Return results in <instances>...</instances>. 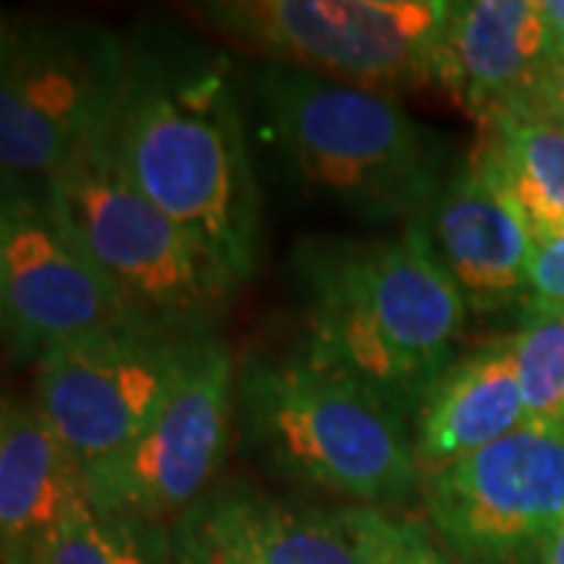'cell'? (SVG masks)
Wrapping results in <instances>:
<instances>
[{"label":"cell","instance_id":"1","mask_svg":"<svg viewBox=\"0 0 564 564\" xmlns=\"http://www.w3.org/2000/svg\"><path fill=\"white\" fill-rule=\"evenodd\" d=\"M107 144L151 202L245 282L261 251V188L229 57L173 32L129 39Z\"/></svg>","mask_w":564,"mask_h":564},{"label":"cell","instance_id":"2","mask_svg":"<svg viewBox=\"0 0 564 564\" xmlns=\"http://www.w3.org/2000/svg\"><path fill=\"white\" fill-rule=\"evenodd\" d=\"M295 273L307 323L302 351L414 421L458 355L470 317L433 254L423 217L392 239H311L295 251Z\"/></svg>","mask_w":564,"mask_h":564},{"label":"cell","instance_id":"3","mask_svg":"<svg viewBox=\"0 0 564 564\" xmlns=\"http://www.w3.org/2000/svg\"><path fill=\"white\" fill-rule=\"evenodd\" d=\"M236 414L245 445L289 484L383 514L417 502L423 474L411 423L302 348L242 358Z\"/></svg>","mask_w":564,"mask_h":564},{"label":"cell","instance_id":"4","mask_svg":"<svg viewBox=\"0 0 564 564\" xmlns=\"http://www.w3.org/2000/svg\"><path fill=\"white\" fill-rule=\"evenodd\" d=\"M248 88L292 176L351 217L411 223L443 192V139L395 95L261 61Z\"/></svg>","mask_w":564,"mask_h":564},{"label":"cell","instance_id":"5","mask_svg":"<svg viewBox=\"0 0 564 564\" xmlns=\"http://www.w3.org/2000/svg\"><path fill=\"white\" fill-rule=\"evenodd\" d=\"M47 198L139 321L214 333L242 282L129 180L107 132L51 180Z\"/></svg>","mask_w":564,"mask_h":564},{"label":"cell","instance_id":"6","mask_svg":"<svg viewBox=\"0 0 564 564\" xmlns=\"http://www.w3.org/2000/svg\"><path fill=\"white\" fill-rule=\"evenodd\" d=\"M188 10L261 63L386 95L443 79L452 0H207Z\"/></svg>","mask_w":564,"mask_h":564},{"label":"cell","instance_id":"7","mask_svg":"<svg viewBox=\"0 0 564 564\" xmlns=\"http://www.w3.org/2000/svg\"><path fill=\"white\" fill-rule=\"evenodd\" d=\"M129 73V41L91 22L3 20L0 182L47 192L107 132Z\"/></svg>","mask_w":564,"mask_h":564},{"label":"cell","instance_id":"8","mask_svg":"<svg viewBox=\"0 0 564 564\" xmlns=\"http://www.w3.org/2000/svg\"><path fill=\"white\" fill-rule=\"evenodd\" d=\"M417 511L462 564H543L564 527V436L521 426L423 474Z\"/></svg>","mask_w":564,"mask_h":564},{"label":"cell","instance_id":"9","mask_svg":"<svg viewBox=\"0 0 564 564\" xmlns=\"http://www.w3.org/2000/svg\"><path fill=\"white\" fill-rule=\"evenodd\" d=\"M204 336L120 323L51 351L35 367V404L85 470L113 458L161 414Z\"/></svg>","mask_w":564,"mask_h":564},{"label":"cell","instance_id":"10","mask_svg":"<svg viewBox=\"0 0 564 564\" xmlns=\"http://www.w3.org/2000/svg\"><path fill=\"white\" fill-rule=\"evenodd\" d=\"M236 367L239 361L217 333L204 336L161 414L122 452L88 470L91 508L151 524H180L214 489L239 430Z\"/></svg>","mask_w":564,"mask_h":564},{"label":"cell","instance_id":"11","mask_svg":"<svg viewBox=\"0 0 564 564\" xmlns=\"http://www.w3.org/2000/svg\"><path fill=\"white\" fill-rule=\"evenodd\" d=\"M0 195V323L13 361L39 367L63 345L139 321L47 192Z\"/></svg>","mask_w":564,"mask_h":564},{"label":"cell","instance_id":"12","mask_svg":"<svg viewBox=\"0 0 564 564\" xmlns=\"http://www.w3.org/2000/svg\"><path fill=\"white\" fill-rule=\"evenodd\" d=\"M389 524L383 511L285 499L232 480L173 527V543L204 564H377Z\"/></svg>","mask_w":564,"mask_h":564},{"label":"cell","instance_id":"13","mask_svg":"<svg viewBox=\"0 0 564 564\" xmlns=\"http://www.w3.org/2000/svg\"><path fill=\"white\" fill-rule=\"evenodd\" d=\"M426 239L467 314L489 317L527 302L536 236L477 139L423 214Z\"/></svg>","mask_w":564,"mask_h":564},{"label":"cell","instance_id":"14","mask_svg":"<svg viewBox=\"0 0 564 564\" xmlns=\"http://www.w3.org/2000/svg\"><path fill=\"white\" fill-rule=\"evenodd\" d=\"M555 63L543 0H452L440 91L477 126L527 101Z\"/></svg>","mask_w":564,"mask_h":564},{"label":"cell","instance_id":"15","mask_svg":"<svg viewBox=\"0 0 564 564\" xmlns=\"http://www.w3.org/2000/svg\"><path fill=\"white\" fill-rule=\"evenodd\" d=\"M85 511L88 470L41 414L35 399L0 404V564H41Z\"/></svg>","mask_w":564,"mask_h":564},{"label":"cell","instance_id":"16","mask_svg":"<svg viewBox=\"0 0 564 564\" xmlns=\"http://www.w3.org/2000/svg\"><path fill=\"white\" fill-rule=\"evenodd\" d=\"M527 426L524 395L518 383L514 339L492 336L458 351L411 421L421 474L462 462L486 445Z\"/></svg>","mask_w":564,"mask_h":564},{"label":"cell","instance_id":"17","mask_svg":"<svg viewBox=\"0 0 564 564\" xmlns=\"http://www.w3.org/2000/svg\"><path fill=\"white\" fill-rule=\"evenodd\" d=\"M480 141L536 242L564 232V122L533 104H511L480 122Z\"/></svg>","mask_w":564,"mask_h":564},{"label":"cell","instance_id":"18","mask_svg":"<svg viewBox=\"0 0 564 564\" xmlns=\"http://www.w3.org/2000/svg\"><path fill=\"white\" fill-rule=\"evenodd\" d=\"M511 339L527 426L564 436V307L524 304Z\"/></svg>","mask_w":564,"mask_h":564},{"label":"cell","instance_id":"19","mask_svg":"<svg viewBox=\"0 0 564 564\" xmlns=\"http://www.w3.org/2000/svg\"><path fill=\"white\" fill-rule=\"evenodd\" d=\"M41 564H176L173 527L91 508L51 543Z\"/></svg>","mask_w":564,"mask_h":564},{"label":"cell","instance_id":"20","mask_svg":"<svg viewBox=\"0 0 564 564\" xmlns=\"http://www.w3.org/2000/svg\"><path fill=\"white\" fill-rule=\"evenodd\" d=\"M524 304L564 307V232L540 239L533 248Z\"/></svg>","mask_w":564,"mask_h":564},{"label":"cell","instance_id":"21","mask_svg":"<svg viewBox=\"0 0 564 564\" xmlns=\"http://www.w3.org/2000/svg\"><path fill=\"white\" fill-rule=\"evenodd\" d=\"M389 564H462L452 558L433 533L423 527L421 518H399L392 514L389 527Z\"/></svg>","mask_w":564,"mask_h":564},{"label":"cell","instance_id":"22","mask_svg":"<svg viewBox=\"0 0 564 564\" xmlns=\"http://www.w3.org/2000/svg\"><path fill=\"white\" fill-rule=\"evenodd\" d=\"M521 104H533V107L545 110L549 117L564 122V63H555L552 73L540 82V88Z\"/></svg>","mask_w":564,"mask_h":564},{"label":"cell","instance_id":"23","mask_svg":"<svg viewBox=\"0 0 564 564\" xmlns=\"http://www.w3.org/2000/svg\"><path fill=\"white\" fill-rule=\"evenodd\" d=\"M545 22L552 32V44H555V57L564 63V0H543Z\"/></svg>","mask_w":564,"mask_h":564},{"label":"cell","instance_id":"24","mask_svg":"<svg viewBox=\"0 0 564 564\" xmlns=\"http://www.w3.org/2000/svg\"><path fill=\"white\" fill-rule=\"evenodd\" d=\"M543 564H564V527L558 530V536L552 540V545H549Z\"/></svg>","mask_w":564,"mask_h":564},{"label":"cell","instance_id":"25","mask_svg":"<svg viewBox=\"0 0 564 564\" xmlns=\"http://www.w3.org/2000/svg\"><path fill=\"white\" fill-rule=\"evenodd\" d=\"M176 564H204V562H195V558H188V555H180V552H176Z\"/></svg>","mask_w":564,"mask_h":564},{"label":"cell","instance_id":"26","mask_svg":"<svg viewBox=\"0 0 564 564\" xmlns=\"http://www.w3.org/2000/svg\"><path fill=\"white\" fill-rule=\"evenodd\" d=\"M392 527V524H389ZM377 564H389V536H386V549H383V555H380V562Z\"/></svg>","mask_w":564,"mask_h":564}]
</instances>
